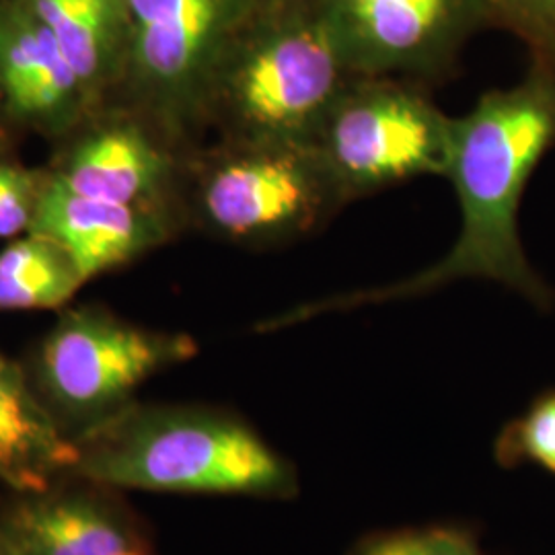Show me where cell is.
Segmentation results:
<instances>
[{
  "label": "cell",
  "instance_id": "8",
  "mask_svg": "<svg viewBox=\"0 0 555 555\" xmlns=\"http://www.w3.org/2000/svg\"><path fill=\"white\" fill-rule=\"evenodd\" d=\"M354 77L424 87L447 79L465 46L492 25L486 0H319Z\"/></svg>",
  "mask_w": 555,
  "mask_h": 555
},
{
  "label": "cell",
  "instance_id": "6",
  "mask_svg": "<svg viewBox=\"0 0 555 555\" xmlns=\"http://www.w3.org/2000/svg\"><path fill=\"white\" fill-rule=\"evenodd\" d=\"M196 352L183 334L144 330L100 309L68 311L41 344V399L60 428L66 422L80 437L126 410L144 380Z\"/></svg>",
  "mask_w": 555,
  "mask_h": 555
},
{
  "label": "cell",
  "instance_id": "10",
  "mask_svg": "<svg viewBox=\"0 0 555 555\" xmlns=\"http://www.w3.org/2000/svg\"><path fill=\"white\" fill-rule=\"evenodd\" d=\"M0 98L15 118L68 126L87 98L50 27L27 0H0Z\"/></svg>",
  "mask_w": 555,
  "mask_h": 555
},
{
  "label": "cell",
  "instance_id": "19",
  "mask_svg": "<svg viewBox=\"0 0 555 555\" xmlns=\"http://www.w3.org/2000/svg\"><path fill=\"white\" fill-rule=\"evenodd\" d=\"M38 194L31 178L11 165H0V237L29 231Z\"/></svg>",
  "mask_w": 555,
  "mask_h": 555
},
{
  "label": "cell",
  "instance_id": "4",
  "mask_svg": "<svg viewBox=\"0 0 555 555\" xmlns=\"http://www.w3.org/2000/svg\"><path fill=\"white\" fill-rule=\"evenodd\" d=\"M428 87L396 77H354L311 139L346 204L412 179L444 178L455 118Z\"/></svg>",
  "mask_w": 555,
  "mask_h": 555
},
{
  "label": "cell",
  "instance_id": "5",
  "mask_svg": "<svg viewBox=\"0 0 555 555\" xmlns=\"http://www.w3.org/2000/svg\"><path fill=\"white\" fill-rule=\"evenodd\" d=\"M190 173L198 219L241 243L309 237L348 206L311 142L224 139Z\"/></svg>",
  "mask_w": 555,
  "mask_h": 555
},
{
  "label": "cell",
  "instance_id": "20",
  "mask_svg": "<svg viewBox=\"0 0 555 555\" xmlns=\"http://www.w3.org/2000/svg\"><path fill=\"white\" fill-rule=\"evenodd\" d=\"M4 139V130H2V119H0V140Z\"/></svg>",
  "mask_w": 555,
  "mask_h": 555
},
{
  "label": "cell",
  "instance_id": "17",
  "mask_svg": "<svg viewBox=\"0 0 555 555\" xmlns=\"http://www.w3.org/2000/svg\"><path fill=\"white\" fill-rule=\"evenodd\" d=\"M350 555H483L476 527L442 522L375 531L358 539Z\"/></svg>",
  "mask_w": 555,
  "mask_h": 555
},
{
  "label": "cell",
  "instance_id": "18",
  "mask_svg": "<svg viewBox=\"0 0 555 555\" xmlns=\"http://www.w3.org/2000/svg\"><path fill=\"white\" fill-rule=\"evenodd\" d=\"M492 25L520 41L533 66L555 75V0H486Z\"/></svg>",
  "mask_w": 555,
  "mask_h": 555
},
{
  "label": "cell",
  "instance_id": "21",
  "mask_svg": "<svg viewBox=\"0 0 555 555\" xmlns=\"http://www.w3.org/2000/svg\"><path fill=\"white\" fill-rule=\"evenodd\" d=\"M259 4H263V2H282V0H258Z\"/></svg>",
  "mask_w": 555,
  "mask_h": 555
},
{
  "label": "cell",
  "instance_id": "14",
  "mask_svg": "<svg viewBox=\"0 0 555 555\" xmlns=\"http://www.w3.org/2000/svg\"><path fill=\"white\" fill-rule=\"evenodd\" d=\"M50 27L85 93L126 79L128 0H27Z\"/></svg>",
  "mask_w": 555,
  "mask_h": 555
},
{
  "label": "cell",
  "instance_id": "3",
  "mask_svg": "<svg viewBox=\"0 0 555 555\" xmlns=\"http://www.w3.org/2000/svg\"><path fill=\"white\" fill-rule=\"evenodd\" d=\"M352 79L319 0L258 2L220 60L204 124L227 140L311 142Z\"/></svg>",
  "mask_w": 555,
  "mask_h": 555
},
{
  "label": "cell",
  "instance_id": "2",
  "mask_svg": "<svg viewBox=\"0 0 555 555\" xmlns=\"http://www.w3.org/2000/svg\"><path fill=\"white\" fill-rule=\"evenodd\" d=\"M73 474L98 486L202 496L291 500L297 469L233 412L128 405L73 438Z\"/></svg>",
  "mask_w": 555,
  "mask_h": 555
},
{
  "label": "cell",
  "instance_id": "22",
  "mask_svg": "<svg viewBox=\"0 0 555 555\" xmlns=\"http://www.w3.org/2000/svg\"><path fill=\"white\" fill-rule=\"evenodd\" d=\"M0 555H11V554H9V552H7V550H4V547H2V545H0Z\"/></svg>",
  "mask_w": 555,
  "mask_h": 555
},
{
  "label": "cell",
  "instance_id": "15",
  "mask_svg": "<svg viewBox=\"0 0 555 555\" xmlns=\"http://www.w3.org/2000/svg\"><path fill=\"white\" fill-rule=\"evenodd\" d=\"M85 284L70 256L50 238L29 233L0 251V309H56Z\"/></svg>",
  "mask_w": 555,
  "mask_h": 555
},
{
  "label": "cell",
  "instance_id": "9",
  "mask_svg": "<svg viewBox=\"0 0 555 555\" xmlns=\"http://www.w3.org/2000/svg\"><path fill=\"white\" fill-rule=\"evenodd\" d=\"M169 210L89 198L54 178L38 194L29 233L50 238L87 282L169 237Z\"/></svg>",
  "mask_w": 555,
  "mask_h": 555
},
{
  "label": "cell",
  "instance_id": "11",
  "mask_svg": "<svg viewBox=\"0 0 555 555\" xmlns=\"http://www.w3.org/2000/svg\"><path fill=\"white\" fill-rule=\"evenodd\" d=\"M176 146L142 126L121 124L80 142L56 179L89 198L169 210L183 173Z\"/></svg>",
  "mask_w": 555,
  "mask_h": 555
},
{
  "label": "cell",
  "instance_id": "16",
  "mask_svg": "<svg viewBox=\"0 0 555 555\" xmlns=\"http://www.w3.org/2000/svg\"><path fill=\"white\" fill-rule=\"evenodd\" d=\"M494 459L504 469L537 465L555 476V389L539 393L500 430Z\"/></svg>",
  "mask_w": 555,
  "mask_h": 555
},
{
  "label": "cell",
  "instance_id": "12",
  "mask_svg": "<svg viewBox=\"0 0 555 555\" xmlns=\"http://www.w3.org/2000/svg\"><path fill=\"white\" fill-rule=\"evenodd\" d=\"M0 545L11 555H153L98 498L50 488L21 494L0 516Z\"/></svg>",
  "mask_w": 555,
  "mask_h": 555
},
{
  "label": "cell",
  "instance_id": "1",
  "mask_svg": "<svg viewBox=\"0 0 555 555\" xmlns=\"http://www.w3.org/2000/svg\"><path fill=\"white\" fill-rule=\"evenodd\" d=\"M555 144V75L529 64L513 87L483 93L455 118L444 179L455 188L459 233L442 258L412 276L375 288L298 305L259 325L276 332L307 321L433 295L463 280L494 282L552 309L555 291L537 274L518 231L525 190Z\"/></svg>",
  "mask_w": 555,
  "mask_h": 555
},
{
  "label": "cell",
  "instance_id": "7",
  "mask_svg": "<svg viewBox=\"0 0 555 555\" xmlns=\"http://www.w3.org/2000/svg\"><path fill=\"white\" fill-rule=\"evenodd\" d=\"M258 0H128L126 80L155 128L178 146L204 124L208 91Z\"/></svg>",
  "mask_w": 555,
  "mask_h": 555
},
{
  "label": "cell",
  "instance_id": "13",
  "mask_svg": "<svg viewBox=\"0 0 555 555\" xmlns=\"http://www.w3.org/2000/svg\"><path fill=\"white\" fill-rule=\"evenodd\" d=\"M77 449L20 369L0 357V483L34 494L73 472Z\"/></svg>",
  "mask_w": 555,
  "mask_h": 555
}]
</instances>
